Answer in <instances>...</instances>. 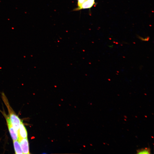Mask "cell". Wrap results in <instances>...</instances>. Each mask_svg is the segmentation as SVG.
Segmentation results:
<instances>
[{
    "label": "cell",
    "mask_w": 154,
    "mask_h": 154,
    "mask_svg": "<svg viewBox=\"0 0 154 154\" xmlns=\"http://www.w3.org/2000/svg\"><path fill=\"white\" fill-rule=\"evenodd\" d=\"M18 141L19 142L23 154H30L29 143L27 137L21 139Z\"/></svg>",
    "instance_id": "3957f363"
},
{
    "label": "cell",
    "mask_w": 154,
    "mask_h": 154,
    "mask_svg": "<svg viewBox=\"0 0 154 154\" xmlns=\"http://www.w3.org/2000/svg\"><path fill=\"white\" fill-rule=\"evenodd\" d=\"M1 96L3 101L8 109L9 112L8 115L14 128L18 135L19 125L21 120L16 114L10 106L8 100L4 92H1Z\"/></svg>",
    "instance_id": "6da1fadb"
},
{
    "label": "cell",
    "mask_w": 154,
    "mask_h": 154,
    "mask_svg": "<svg viewBox=\"0 0 154 154\" xmlns=\"http://www.w3.org/2000/svg\"><path fill=\"white\" fill-rule=\"evenodd\" d=\"M2 113L6 119L8 129L13 141L18 140L17 134L14 128L9 116L3 112H2Z\"/></svg>",
    "instance_id": "7a4b0ae2"
},
{
    "label": "cell",
    "mask_w": 154,
    "mask_h": 154,
    "mask_svg": "<svg viewBox=\"0 0 154 154\" xmlns=\"http://www.w3.org/2000/svg\"><path fill=\"white\" fill-rule=\"evenodd\" d=\"M27 133L25 127L22 121L20 123L18 132V140L20 139L27 137Z\"/></svg>",
    "instance_id": "277c9868"
},
{
    "label": "cell",
    "mask_w": 154,
    "mask_h": 154,
    "mask_svg": "<svg viewBox=\"0 0 154 154\" xmlns=\"http://www.w3.org/2000/svg\"><path fill=\"white\" fill-rule=\"evenodd\" d=\"M95 3V0H85L76 11H79L82 9H90Z\"/></svg>",
    "instance_id": "5b68a950"
},
{
    "label": "cell",
    "mask_w": 154,
    "mask_h": 154,
    "mask_svg": "<svg viewBox=\"0 0 154 154\" xmlns=\"http://www.w3.org/2000/svg\"><path fill=\"white\" fill-rule=\"evenodd\" d=\"M85 0H78L77 1V7L74 9V11H76L79 8L81 5Z\"/></svg>",
    "instance_id": "ba28073f"
},
{
    "label": "cell",
    "mask_w": 154,
    "mask_h": 154,
    "mask_svg": "<svg viewBox=\"0 0 154 154\" xmlns=\"http://www.w3.org/2000/svg\"><path fill=\"white\" fill-rule=\"evenodd\" d=\"M150 149L149 148H145L144 149H138L137 150V154H150Z\"/></svg>",
    "instance_id": "52a82bcc"
},
{
    "label": "cell",
    "mask_w": 154,
    "mask_h": 154,
    "mask_svg": "<svg viewBox=\"0 0 154 154\" xmlns=\"http://www.w3.org/2000/svg\"><path fill=\"white\" fill-rule=\"evenodd\" d=\"M13 146L15 154H23V153L18 140L13 141Z\"/></svg>",
    "instance_id": "8992f818"
}]
</instances>
